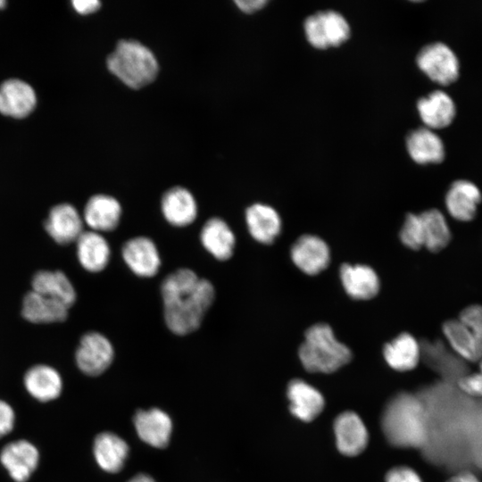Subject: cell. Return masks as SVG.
<instances>
[{"label": "cell", "mask_w": 482, "mask_h": 482, "mask_svg": "<svg viewBox=\"0 0 482 482\" xmlns=\"http://www.w3.org/2000/svg\"><path fill=\"white\" fill-rule=\"evenodd\" d=\"M163 318L168 329L186 336L197 330L215 299L212 283L193 270L180 268L161 284Z\"/></svg>", "instance_id": "1"}, {"label": "cell", "mask_w": 482, "mask_h": 482, "mask_svg": "<svg viewBox=\"0 0 482 482\" xmlns=\"http://www.w3.org/2000/svg\"><path fill=\"white\" fill-rule=\"evenodd\" d=\"M382 430L387 441L397 447H424L428 441V420L419 396L400 393L386 404Z\"/></svg>", "instance_id": "2"}, {"label": "cell", "mask_w": 482, "mask_h": 482, "mask_svg": "<svg viewBox=\"0 0 482 482\" xmlns=\"http://www.w3.org/2000/svg\"><path fill=\"white\" fill-rule=\"evenodd\" d=\"M303 370L312 375H332L353 360L351 349L324 322L310 326L297 350Z\"/></svg>", "instance_id": "3"}, {"label": "cell", "mask_w": 482, "mask_h": 482, "mask_svg": "<svg viewBox=\"0 0 482 482\" xmlns=\"http://www.w3.org/2000/svg\"><path fill=\"white\" fill-rule=\"evenodd\" d=\"M107 67L126 86L138 89L152 83L159 71L153 52L133 39L120 40L107 57Z\"/></svg>", "instance_id": "4"}, {"label": "cell", "mask_w": 482, "mask_h": 482, "mask_svg": "<svg viewBox=\"0 0 482 482\" xmlns=\"http://www.w3.org/2000/svg\"><path fill=\"white\" fill-rule=\"evenodd\" d=\"M303 30L307 41L318 49L340 46L351 34L347 20L335 10L320 11L309 15L303 22Z\"/></svg>", "instance_id": "5"}, {"label": "cell", "mask_w": 482, "mask_h": 482, "mask_svg": "<svg viewBox=\"0 0 482 482\" xmlns=\"http://www.w3.org/2000/svg\"><path fill=\"white\" fill-rule=\"evenodd\" d=\"M416 63L427 77L438 84L450 85L459 78L458 58L445 43L434 42L423 46L416 56Z\"/></svg>", "instance_id": "6"}, {"label": "cell", "mask_w": 482, "mask_h": 482, "mask_svg": "<svg viewBox=\"0 0 482 482\" xmlns=\"http://www.w3.org/2000/svg\"><path fill=\"white\" fill-rule=\"evenodd\" d=\"M293 265L303 274L315 277L328 269L331 252L327 242L314 234H303L292 244L289 251Z\"/></svg>", "instance_id": "7"}, {"label": "cell", "mask_w": 482, "mask_h": 482, "mask_svg": "<svg viewBox=\"0 0 482 482\" xmlns=\"http://www.w3.org/2000/svg\"><path fill=\"white\" fill-rule=\"evenodd\" d=\"M244 220L247 235L260 245H271L282 231V218L278 211L265 202L248 205L244 212Z\"/></svg>", "instance_id": "8"}, {"label": "cell", "mask_w": 482, "mask_h": 482, "mask_svg": "<svg viewBox=\"0 0 482 482\" xmlns=\"http://www.w3.org/2000/svg\"><path fill=\"white\" fill-rule=\"evenodd\" d=\"M113 358L114 349L111 341L97 331L84 334L75 353L79 369L88 376H98L104 372Z\"/></svg>", "instance_id": "9"}, {"label": "cell", "mask_w": 482, "mask_h": 482, "mask_svg": "<svg viewBox=\"0 0 482 482\" xmlns=\"http://www.w3.org/2000/svg\"><path fill=\"white\" fill-rule=\"evenodd\" d=\"M340 284L345 294L353 301H369L380 291V279L376 270L364 263H343L338 269Z\"/></svg>", "instance_id": "10"}, {"label": "cell", "mask_w": 482, "mask_h": 482, "mask_svg": "<svg viewBox=\"0 0 482 482\" xmlns=\"http://www.w3.org/2000/svg\"><path fill=\"white\" fill-rule=\"evenodd\" d=\"M121 256L129 270L140 278L155 276L162 265L156 244L145 236L127 240L121 247Z\"/></svg>", "instance_id": "11"}, {"label": "cell", "mask_w": 482, "mask_h": 482, "mask_svg": "<svg viewBox=\"0 0 482 482\" xmlns=\"http://www.w3.org/2000/svg\"><path fill=\"white\" fill-rule=\"evenodd\" d=\"M382 357L386 365L394 371H411L421 361L420 344L412 334L401 332L385 343Z\"/></svg>", "instance_id": "12"}, {"label": "cell", "mask_w": 482, "mask_h": 482, "mask_svg": "<svg viewBox=\"0 0 482 482\" xmlns=\"http://www.w3.org/2000/svg\"><path fill=\"white\" fill-rule=\"evenodd\" d=\"M47 234L60 245L76 242L83 233L82 215L71 204H60L54 206L44 222Z\"/></svg>", "instance_id": "13"}, {"label": "cell", "mask_w": 482, "mask_h": 482, "mask_svg": "<svg viewBox=\"0 0 482 482\" xmlns=\"http://www.w3.org/2000/svg\"><path fill=\"white\" fill-rule=\"evenodd\" d=\"M122 216V207L113 196L98 194L91 196L82 213L84 223L98 233L110 232L117 229Z\"/></svg>", "instance_id": "14"}, {"label": "cell", "mask_w": 482, "mask_h": 482, "mask_svg": "<svg viewBox=\"0 0 482 482\" xmlns=\"http://www.w3.org/2000/svg\"><path fill=\"white\" fill-rule=\"evenodd\" d=\"M161 211L171 226L184 228L195 222L198 207L192 193L183 187L168 189L161 199Z\"/></svg>", "instance_id": "15"}, {"label": "cell", "mask_w": 482, "mask_h": 482, "mask_svg": "<svg viewBox=\"0 0 482 482\" xmlns=\"http://www.w3.org/2000/svg\"><path fill=\"white\" fill-rule=\"evenodd\" d=\"M199 238L204 248L218 261H228L235 253L236 234L221 218L208 219L202 227Z\"/></svg>", "instance_id": "16"}, {"label": "cell", "mask_w": 482, "mask_h": 482, "mask_svg": "<svg viewBox=\"0 0 482 482\" xmlns=\"http://www.w3.org/2000/svg\"><path fill=\"white\" fill-rule=\"evenodd\" d=\"M39 453L35 445L26 440H18L6 445L0 461L16 482H25L37 469Z\"/></svg>", "instance_id": "17"}, {"label": "cell", "mask_w": 482, "mask_h": 482, "mask_svg": "<svg viewBox=\"0 0 482 482\" xmlns=\"http://www.w3.org/2000/svg\"><path fill=\"white\" fill-rule=\"evenodd\" d=\"M334 432L337 447L344 455H358L368 444L366 427L361 418L353 411H345L337 417Z\"/></svg>", "instance_id": "18"}, {"label": "cell", "mask_w": 482, "mask_h": 482, "mask_svg": "<svg viewBox=\"0 0 482 482\" xmlns=\"http://www.w3.org/2000/svg\"><path fill=\"white\" fill-rule=\"evenodd\" d=\"M482 201L479 188L471 181L459 179L453 182L445 196L447 212L460 221H470L477 214Z\"/></svg>", "instance_id": "19"}, {"label": "cell", "mask_w": 482, "mask_h": 482, "mask_svg": "<svg viewBox=\"0 0 482 482\" xmlns=\"http://www.w3.org/2000/svg\"><path fill=\"white\" fill-rule=\"evenodd\" d=\"M291 413L303 421L314 420L324 408L320 392L305 380L295 378L287 387Z\"/></svg>", "instance_id": "20"}, {"label": "cell", "mask_w": 482, "mask_h": 482, "mask_svg": "<svg viewBox=\"0 0 482 482\" xmlns=\"http://www.w3.org/2000/svg\"><path fill=\"white\" fill-rule=\"evenodd\" d=\"M75 243L78 261L84 270L96 273L108 266L111 247L103 234L84 230Z\"/></svg>", "instance_id": "21"}, {"label": "cell", "mask_w": 482, "mask_h": 482, "mask_svg": "<svg viewBox=\"0 0 482 482\" xmlns=\"http://www.w3.org/2000/svg\"><path fill=\"white\" fill-rule=\"evenodd\" d=\"M37 96L30 85L18 79L5 80L0 86V112L23 118L35 108Z\"/></svg>", "instance_id": "22"}, {"label": "cell", "mask_w": 482, "mask_h": 482, "mask_svg": "<svg viewBox=\"0 0 482 482\" xmlns=\"http://www.w3.org/2000/svg\"><path fill=\"white\" fill-rule=\"evenodd\" d=\"M138 436L146 444L164 448L170 441L172 422L167 413L160 409L140 410L134 417Z\"/></svg>", "instance_id": "23"}, {"label": "cell", "mask_w": 482, "mask_h": 482, "mask_svg": "<svg viewBox=\"0 0 482 482\" xmlns=\"http://www.w3.org/2000/svg\"><path fill=\"white\" fill-rule=\"evenodd\" d=\"M417 110L425 127L438 129L448 127L456 114L452 97L442 90H435L417 102Z\"/></svg>", "instance_id": "24"}, {"label": "cell", "mask_w": 482, "mask_h": 482, "mask_svg": "<svg viewBox=\"0 0 482 482\" xmlns=\"http://www.w3.org/2000/svg\"><path fill=\"white\" fill-rule=\"evenodd\" d=\"M69 309L58 300L31 290L23 298L21 314L29 322L48 324L64 321Z\"/></svg>", "instance_id": "25"}, {"label": "cell", "mask_w": 482, "mask_h": 482, "mask_svg": "<svg viewBox=\"0 0 482 482\" xmlns=\"http://www.w3.org/2000/svg\"><path fill=\"white\" fill-rule=\"evenodd\" d=\"M406 147L411 158L419 164L440 163L445 159V145L433 129L420 127L406 137Z\"/></svg>", "instance_id": "26"}, {"label": "cell", "mask_w": 482, "mask_h": 482, "mask_svg": "<svg viewBox=\"0 0 482 482\" xmlns=\"http://www.w3.org/2000/svg\"><path fill=\"white\" fill-rule=\"evenodd\" d=\"M24 386L34 398L47 402L60 395L62 381L55 369L46 364H38L28 370L24 376Z\"/></svg>", "instance_id": "27"}, {"label": "cell", "mask_w": 482, "mask_h": 482, "mask_svg": "<svg viewBox=\"0 0 482 482\" xmlns=\"http://www.w3.org/2000/svg\"><path fill=\"white\" fill-rule=\"evenodd\" d=\"M419 213L422 224L423 249L437 254L448 246L452 239L447 220L436 207L428 208Z\"/></svg>", "instance_id": "28"}, {"label": "cell", "mask_w": 482, "mask_h": 482, "mask_svg": "<svg viewBox=\"0 0 482 482\" xmlns=\"http://www.w3.org/2000/svg\"><path fill=\"white\" fill-rule=\"evenodd\" d=\"M32 290L60 301L71 308L77 299L75 287L61 270H39L31 279Z\"/></svg>", "instance_id": "29"}, {"label": "cell", "mask_w": 482, "mask_h": 482, "mask_svg": "<svg viewBox=\"0 0 482 482\" xmlns=\"http://www.w3.org/2000/svg\"><path fill=\"white\" fill-rule=\"evenodd\" d=\"M93 450L99 467L111 473L119 472L122 469L129 453L126 442L110 432L97 435Z\"/></svg>", "instance_id": "30"}, {"label": "cell", "mask_w": 482, "mask_h": 482, "mask_svg": "<svg viewBox=\"0 0 482 482\" xmlns=\"http://www.w3.org/2000/svg\"><path fill=\"white\" fill-rule=\"evenodd\" d=\"M441 331L452 349L460 357L469 362H479L482 359V351L477 341L459 319L444 321Z\"/></svg>", "instance_id": "31"}, {"label": "cell", "mask_w": 482, "mask_h": 482, "mask_svg": "<svg viewBox=\"0 0 482 482\" xmlns=\"http://www.w3.org/2000/svg\"><path fill=\"white\" fill-rule=\"evenodd\" d=\"M398 238L401 244L411 251L423 249L422 224L419 212H408L405 214L398 232Z\"/></svg>", "instance_id": "32"}, {"label": "cell", "mask_w": 482, "mask_h": 482, "mask_svg": "<svg viewBox=\"0 0 482 482\" xmlns=\"http://www.w3.org/2000/svg\"><path fill=\"white\" fill-rule=\"evenodd\" d=\"M458 319L470 329L482 351V305L472 304L464 308Z\"/></svg>", "instance_id": "33"}, {"label": "cell", "mask_w": 482, "mask_h": 482, "mask_svg": "<svg viewBox=\"0 0 482 482\" xmlns=\"http://www.w3.org/2000/svg\"><path fill=\"white\" fill-rule=\"evenodd\" d=\"M458 387L468 395L482 397V359L479 360V371L461 377Z\"/></svg>", "instance_id": "34"}, {"label": "cell", "mask_w": 482, "mask_h": 482, "mask_svg": "<svg viewBox=\"0 0 482 482\" xmlns=\"http://www.w3.org/2000/svg\"><path fill=\"white\" fill-rule=\"evenodd\" d=\"M386 482H422L420 476L407 467H396L390 470L386 476Z\"/></svg>", "instance_id": "35"}, {"label": "cell", "mask_w": 482, "mask_h": 482, "mask_svg": "<svg viewBox=\"0 0 482 482\" xmlns=\"http://www.w3.org/2000/svg\"><path fill=\"white\" fill-rule=\"evenodd\" d=\"M15 420L12 408L4 401L0 400V437L12 431Z\"/></svg>", "instance_id": "36"}, {"label": "cell", "mask_w": 482, "mask_h": 482, "mask_svg": "<svg viewBox=\"0 0 482 482\" xmlns=\"http://www.w3.org/2000/svg\"><path fill=\"white\" fill-rule=\"evenodd\" d=\"M73 8L80 14H89L97 11L101 3L97 0H74Z\"/></svg>", "instance_id": "37"}, {"label": "cell", "mask_w": 482, "mask_h": 482, "mask_svg": "<svg viewBox=\"0 0 482 482\" xmlns=\"http://www.w3.org/2000/svg\"><path fill=\"white\" fill-rule=\"evenodd\" d=\"M267 0H237L235 4L244 12L253 13L263 8Z\"/></svg>", "instance_id": "38"}, {"label": "cell", "mask_w": 482, "mask_h": 482, "mask_svg": "<svg viewBox=\"0 0 482 482\" xmlns=\"http://www.w3.org/2000/svg\"><path fill=\"white\" fill-rule=\"evenodd\" d=\"M447 482H480L478 478L470 472H461L452 477Z\"/></svg>", "instance_id": "39"}, {"label": "cell", "mask_w": 482, "mask_h": 482, "mask_svg": "<svg viewBox=\"0 0 482 482\" xmlns=\"http://www.w3.org/2000/svg\"><path fill=\"white\" fill-rule=\"evenodd\" d=\"M128 482H155L150 476L145 474H138L133 477Z\"/></svg>", "instance_id": "40"}, {"label": "cell", "mask_w": 482, "mask_h": 482, "mask_svg": "<svg viewBox=\"0 0 482 482\" xmlns=\"http://www.w3.org/2000/svg\"><path fill=\"white\" fill-rule=\"evenodd\" d=\"M6 4V2L4 0H0V8H3Z\"/></svg>", "instance_id": "41"}]
</instances>
